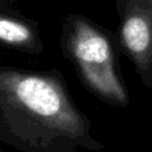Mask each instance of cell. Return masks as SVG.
<instances>
[{
	"label": "cell",
	"instance_id": "cell-4",
	"mask_svg": "<svg viewBox=\"0 0 152 152\" xmlns=\"http://www.w3.org/2000/svg\"><path fill=\"white\" fill-rule=\"evenodd\" d=\"M31 37V30L23 23L0 17V40L18 45L27 43Z\"/></svg>",
	"mask_w": 152,
	"mask_h": 152
},
{
	"label": "cell",
	"instance_id": "cell-2",
	"mask_svg": "<svg viewBox=\"0 0 152 152\" xmlns=\"http://www.w3.org/2000/svg\"><path fill=\"white\" fill-rule=\"evenodd\" d=\"M71 53L81 74L97 95L118 106L128 103V95L115 66L109 37L84 20H77L70 38Z\"/></svg>",
	"mask_w": 152,
	"mask_h": 152
},
{
	"label": "cell",
	"instance_id": "cell-1",
	"mask_svg": "<svg viewBox=\"0 0 152 152\" xmlns=\"http://www.w3.org/2000/svg\"><path fill=\"white\" fill-rule=\"evenodd\" d=\"M0 89L8 102L44 125L71 137L86 133L83 119L53 80L30 74L4 72L0 74Z\"/></svg>",
	"mask_w": 152,
	"mask_h": 152
},
{
	"label": "cell",
	"instance_id": "cell-3",
	"mask_svg": "<svg viewBox=\"0 0 152 152\" xmlns=\"http://www.w3.org/2000/svg\"><path fill=\"white\" fill-rule=\"evenodd\" d=\"M120 44L142 84L152 88V0H118Z\"/></svg>",
	"mask_w": 152,
	"mask_h": 152
}]
</instances>
